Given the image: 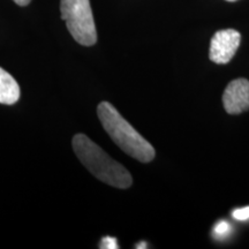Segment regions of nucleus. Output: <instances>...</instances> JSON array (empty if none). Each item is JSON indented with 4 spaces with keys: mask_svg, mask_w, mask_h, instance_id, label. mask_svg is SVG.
Listing matches in <instances>:
<instances>
[{
    "mask_svg": "<svg viewBox=\"0 0 249 249\" xmlns=\"http://www.w3.org/2000/svg\"><path fill=\"white\" fill-rule=\"evenodd\" d=\"M71 143L76 157L98 180L121 189L132 186L133 178L128 171L85 134H76Z\"/></svg>",
    "mask_w": 249,
    "mask_h": 249,
    "instance_id": "nucleus-1",
    "label": "nucleus"
},
{
    "mask_svg": "<svg viewBox=\"0 0 249 249\" xmlns=\"http://www.w3.org/2000/svg\"><path fill=\"white\" fill-rule=\"evenodd\" d=\"M97 114L105 132L121 150L141 163H149L154 160V147L124 119L113 105L102 102L97 107Z\"/></svg>",
    "mask_w": 249,
    "mask_h": 249,
    "instance_id": "nucleus-2",
    "label": "nucleus"
},
{
    "mask_svg": "<svg viewBox=\"0 0 249 249\" xmlns=\"http://www.w3.org/2000/svg\"><path fill=\"white\" fill-rule=\"evenodd\" d=\"M61 18L77 43L91 46L97 42V30L90 0H60Z\"/></svg>",
    "mask_w": 249,
    "mask_h": 249,
    "instance_id": "nucleus-3",
    "label": "nucleus"
},
{
    "mask_svg": "<svg viewBox=\"0 0 249 249\" xmlns=\"http://www.w3.org/2000/svg\"><path fill=\"white\" fill-rule=\"evenodd\" d=\"M240 33L234 29L217 31L210 42V60L219 65L230 62L240 46Z\"/></svg>",
    "mask_w": 249,
    "mask_h": 249,
    "instance_id": "nucleus-4",
    "label": "nucleus"
},
{
    "mask_svg": "<svg viewBox=\"0 0 249 249\" xmlns=\"http://www.w3.org/2000/svg\"><path fill=\"white\" fill-rule=\"evenodd\" d=\"M223 104L230 114H240L249 110V81L235 79L230 82L224 91Z\"/></svg>",
    "mask_w": 249,
    "mask_h": 249,
    "instance_id": "nucleus-5",
    "label": "nucleus"
},
{
    "mask_svg": "<svg viewBox=\"0 0 249 249\" xmlns=\"http://www.w3.org/2000/svg\"><path fill=\"white\" fill-rule=\"evenodd\" d=\"M20 98V87L11 74L0 67V104L13 105Z\"/></svg>",
    "mask_w": 249,
    "mask_h": 249,
    "instance_id": "nucleus-6",
    "label": "nucleus"
},
{
    "mask_svg": "<svg viewBox=\"0 0 249 249\" xmlns=\"http://www.w3.org/2000/svg\"><path fill=\"white\" fill-rule=\"evenodd\" d=\"M99 247L103 249H116V248H119V246H118L116 238H112V236H105V238L102 239Z\"/></svg>",
    "mask_w": 249,
    "mask_h": 249,
    "instance_id": "nucleus-7",
    "label": "nucleus"
},
{
    "mask_svg": "<svg viewBox=\"0 0 249 249\" xmlns=\"http://www.w3.org/2000/svg\"><path fill=\"white\" fill-rule=\"evenodd\" d=\"M232 216L238 220L249 219V207H245L242 209H236L232 213Z\"/></svg>",
    "mask_w": 249,
    "mask_h": 249,
    "instance_id": "nucleus-8",
    "label": "nucleus"
},
{
    "mask_svg": "<svg viewBox=\"0 0 249 249\" xmlns=\"http://www.w3.org/2000/svg\"><path fill=\"white\" fill-rule=\"evenodd\" d=\"M229 231H230V225L226 222H224V220H222L220 223H218L216 227H214V233L218 235H225Z\"/></svg>",
    "mask_w": 249,
    "mask_h": 249,
    "instance_id": "nucleus-9",
    "label": "nucleus"
},
{
    "mask_svg": "<svg viewBox=\"0 0 249 249\" xmlns=\"http://www.w3.org/2000/svg\"><path fill=\"white\" fill-rule=\"evenodd\" d=\"M15 4H18V6H27L29 5V2L31 0H13Z\"/></svg>",
    "mask_w": 249,
    "mask_h": 249,
    "instance_id": "nucleus-10",
    "label": "nucleus"
},
{
    "mask_svg": "<svg viewBox=\"0 0 249 249\" xmlns=\"http://www.w3.org/2000/svg\"><path fill=\"white\" fill-rule=\"evenodd\" d=\"M140 245H141V246H136V248H147V245L143 244V242H142V244H140Z\"/></svg>",
    "mask_w": 249,
    "mask_h": 249,
    "instance_id": "nucleus-11",
    "label": "nucleus"
},
{
    "mask_svg": "<svg viewBox=\"0 0 249 249\" xmlns=\"http://www.w3.org/2000/svg\"><path fill=\"white\" fill-rule=\"evenodd\" d=\"M226 1H236V0H226Z\"/></svg>",
    "mask_w": 249,
    "mask_h": 249,
    "instance_id": "nucleus-12",
    "label": "nucleus"
}]
</instances>
